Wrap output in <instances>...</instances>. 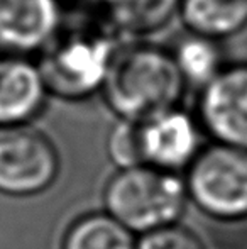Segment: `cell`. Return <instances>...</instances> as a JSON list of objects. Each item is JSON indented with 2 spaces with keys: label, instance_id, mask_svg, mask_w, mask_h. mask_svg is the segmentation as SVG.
<instances>
[{
  "label": "cell",
  "instance_id": "cell-6",
  "mask_svg": "<svg viewBox=\"0 0 247 249\" xmlns=\"http://www.w3.org/2000/svg\"><path fill=\"white\" fill-rule=\"evenodd\" d=\"M195 114L214 142L247 151V63H227L201 87Z\"/></svg>",
  "mask_w": 247,
  "mask_h": 249
},
{
  "label": "cell",
  "instance_id": "cell-3",
  "mask_svg": "<svg viewBox=\"0 0 247 249\" xmlns=\"http://www.w3.org/2000/svg\"><path fill=\"white\" fill-rule=\"evenodd\" d=\"M186 198V181L149 164L119 170L105 188L107 213L139 234L176 224Z\"/></svg>",
  "mask_w": 247,
  "mask_h": 249
},
{
  "label": "cell",
  "instance_id": "cell-9",
  "mask_svg": "<svg viewBox=\"0 0 247 249\" xmlns=\"http://www.w3.org/2000/svg\"><path fill=\"white\" fill-rule=\"evenodd\" d=\"M49 95L39 65L27 56L0 53V127L31 124Z\"/></svg>",
  "mask_w": 247,
  "mask_h": 249
},
{
  "label": "cell",
  "instance_id": "cell-11",
  "mask_svg": "<svg viewBox=\"0 0 247 249\" xmlns=\"http://www.w3.org/2000/svg\"><path fill=\"white\" fill-rule=\"evenodd\" d=\"M178 10L180 0H120L102 20L120 37L142 39L168 26Z\"/></svg>",
  "mask_w": 247,
  "mask_h": 249
},
{
  "label": "cell",
  "instance_id": "cell-4",
  "mask_svg": "<svg viewBox=\"0 0 247 249\" xmlns=\"http://www.w3.org/2000/svg\"><path fill=\"white\" fill-rule=\"evenodd\" d=\"M188 197L220 220L247 219V151L205 146L188 168Z\"/></svg>",
  "mask_w": 247,
  "mask_h": 249
},
{
  "label": "cell",
  "instance_id": "cell-8",
  "mask_svg": "<svg viewBox=\"0 0 247 249\" xmlns=\"http://www.w3.org/2000/svg\"><path fill=\"white\" fill-rule=\"evenodd\" d=\"M63 26L61 0H0V53H43Z\"/></svg>",
  "mask_w": 247,
  "mask_h": 249
},
{
  "label": "cell",
  "instance_id": "cell-15",
  "mask_svg": "<svg viewBox=\"0 0 247 249\" xmlns=\"http://www.w3.org/2000/svg\"><path fill=\"white\" fill-rule=\"evenodd\" d=\"M135 249H205L191 231L176 224L151 231L141 236Z\"/></svg>",
  "mask_w": 247,
  "mask_h": 249
},
{
  "label": "cell",
  "instance_id": "cell-12",
  "mask_svg": "<svg viewBox=\"0 0 247 249\" xmlns=\"http://www.w3.org/2000/svg\"><path fill=\"white\" fill-rule=\"evenodd\" d=\"M186 85L198 90L214 80L227 66V54L222 41L186 33L171 50Z\"/></svg>",
  "mask_w": 247,
  "mask_h": 249
},
{
  "label": "cell",
  "instance_id": "cell-5",
  "mask_svg": "<svg viewBox=\"0 0 247 249\" xmlns=\"http://www.w3.org/2000/svg\"><path fill=\"white\" fill-rule=\"evenodd\" d=\"M60 173L56 146L33 125L0 127V194L27 197L44 192Z\"/></svg>",
  "mask_w": 247,
  "mask_h": 249
},
{
  "label": "cell",
  "instance_id": "cell-7",
  "mask_svg": "<svg viewBox=\"0 0 247 249\" xmlns=\"http://www.w3.org/2000/svg\"><path fill=\"white\" fill-rule=\"evenodd\" d=\"M203 136L197 114L181 105L141 121L144 164L169 173L190 168L205 148Z\"/></svg>",
  "mask_w": 247,
  "mask_h": 249
},
{
  "label": "cell",
  "instance_id": "cell-2",
  "mask_svg": "<svg viewBox=\"0 0 247 249\" xmlns=\"http://www.w3.org/2000/svg\"><path fill=\"white\" fill-rule=\"evenodd\" d=\"M122 37L100 17L63 26L43 51L41 71L51 95L85 100L100 93Z\"/></svg>",
  "mask_w": 247,
  "mask_h": 249
},
{
  "label": "cell",
  "instance_id": "cell-1",
  "mask_svg": "<svg viewBox=\"0 0 247 249\" xmlns=\"http://www.w3.org/2000/svg\"><path fill=\"white\" fill-rule=\"evenodd\" d=\"M186 90L171 50L132 39L117 50L100 95L117 119L141 122L180 107Z\"/></svg>",
  "mask_w": 247,
  "mask_h": 249
},
{
  "label": "cell",
  "instance_id": "cell-13",
  "mask_svg": "<svg viewBox=\"0 0 247 249\" xmlns=\"http://www.w3.org/2000/svg\"><path fill=\"white\" fill-rule=\"evenodd\" d=\"M134 232L110 213H90L66 232L63 249H135Z\"/></svg>",
  "mask_w": 247,
  "mask_h": 249
},
{
  "label": "cell",
  "instance_id": "cell-14",
  "mask_svg": "<svg viewBox=\"0 0 247 249\" xmlns=\"http://www.w3.org/2000/svg\"><path fill=\"white\" fill-rule=\"evenodd\" d=\"M107 154L119 170L144 164L141 142V122L117 119L107 136Z\"/></svg>",
  "mask_w": 247,
  "mask_h": 249
},
{
  "label": "cell",
  "instance_id": "cell-10",
  "mask_svg": "<svg viewBox=\"0 0 247 249\" xmlns=\"http://www.w3.org/2000/svg\"><path fill=\"white\" fill-rule=\"evenodd\" d=\"M186 33L227 41L247 29V0H180Z\"/></svg>",
  "mask_w": 247,
  "mask_h": 249
}]
</instances>
